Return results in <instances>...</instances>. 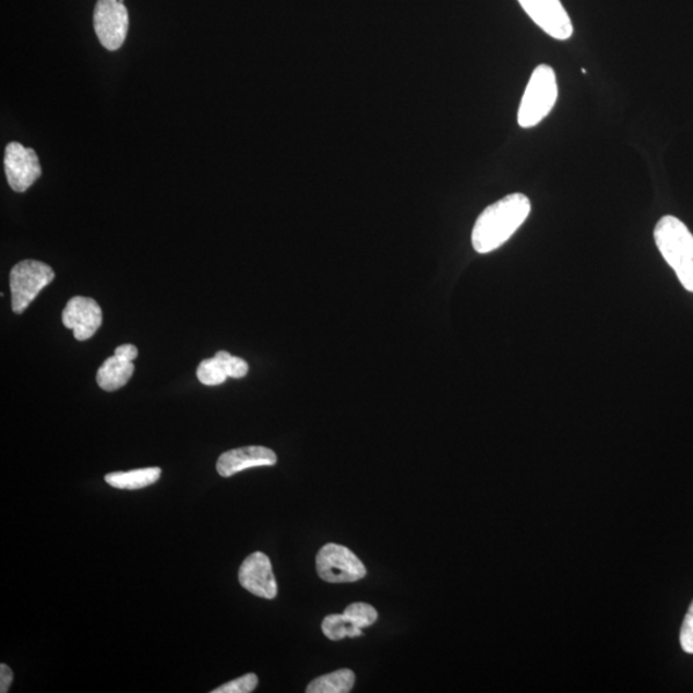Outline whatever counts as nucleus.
Masks as SVG:
<instances>
[{
    "label": "nucleus",
    "mask_w": 693,
    "mask_h": 693,
    "mask_svg": "<svg viewBox=\"0 0 693 693\" xmlns=\"http://www.w3.org/2000/svg\"><path fill=\"white\" fill-rule=\"evenodd\" d=\"M681 645L685 653L693 654V601L682 625Z\"/></svg>",
    "instance_id": "aec40b11"
},
{
    "label": "nucleus",
    "mask_w": 693,
    "mask_h": 693,
    "mask_svg": "<svg viewBox=\"0 0 693 693\" xmlns=\"http://www.w3.org/2000/svg\"><path fill=\"white\" fill-rule=\"evenodd\" d=\"M94 31L106 49L118 50L129 32V12L120 0H98L94 10Z\"/></svg>",
    "instance_id": "423d86ee"
},
{
    "label": "nucleus",
    "mask_w": 693,
    "mask_h": 693,
    "mask_svg": "<svg viewBox=\"0 0 693 693\" xmlns=\"http://www.w3.org/2000/svg\"><path fill=\"white\" fill-rule=\"evenodd\" d=\"M5 177L14 192L24 193L41 177L39 157L33 148L17 142L5 147Z\"/></svg>",
    "instance_id": "0eeeda50"
},
{
    "label": "nucleus",
    "mask_w": 693,
    "mask_h": 693,
    "mask_svg": "<svg viewBox=\"0 0 693 693\" xmlns=\"http://www.w3.org/2000/svg\"><path fill=\"white\" fill-rule=\"evenodd\" d=\"M316 571L320 578L327 583H354L367 575L362 561L347 547L335 543L321 547Z\"/></svg>",
    "instance_id": "39448f33"
},
{
    "label": "nucleus",
    "mask_w": 693,
    "mask_h": 693,
    "mask_svg": "<svg viewBox=\"0 0 693 693\" xmlns=\"http://www.w3.org/2000/svg\"><path fill=\"white\" fill-rule=\"evenodd\" d=\"M159 478V468H145L107 474L105 480L109 486L118 488V490L135 491L155 485Z\"/></svg>",
    "instance_id": "ddd939ff"
},
{
    "label": "nucleus",
    "mask_w": 693,
    "mask_h": 693,
    "mask_svg": "<svg viewBox=\"0 0 693 693\" xmlns=\"http://www.w3.org/2000/svg\"><path fill=\"white\" fill-rule=\"evenodd\" d=\"M239 583L248 593L267 600L277 595L272 561L262 552H254L243 561L239 569Z\"/></svg>",
    "instance_id": "1a4fd4ad"
},
{
    "label": "nucleus",
    "mask_w": 693,
    "mask_h": 693,
    "mask_svg": "<svg viewBox=\"0 0 693 693\" xmlns=\"http://www.w3.org/2000/svg\"><path fill=\"white\" fill-rule=\"evenodd\" d=\"M138 348L133 345H122L115 349V355L120 359L133 362L138 357Z\"/></svg>",
    "instance_id": "412c9836"
},
{
    "label": "nucleus",
    "mask_w": 693,
    "mask_h": 693,
    "mask_svg": "<svg viewBox=\"0 0 693 693\" xmlns=\"http://www.w3.org/2000/svg\"><path fill=\"white\" fill-rule=\"evenodd\" d=\"M356 676L351 669H339L337 672L321 676L313 680L308 693H347L354 689Z\"/></svg>",
    "instance_id": "4468645a"
},
{
    "label": "nucleus",
    "mask_w": 693,
    "mask_h": 693,
    "mask_svg": "<svg viewBox=\"0 0 693 693\" xmlns=\"http://www.w3.org/2000/svg\"><path fill=\"white\" fill-rule=\"evenodd\" d=\"M654 237L664 260L693 294V236L688 226L674 216H664L656 224Z\"/></svg>",
    "instance_id": "f03ea898"
},
{
    "label": "nucleus",
    "mask_w": 693,
    "mask_h": 693,
    "mask_svg": "<svg viewBox=\"0 0 693 693\" xmlns=\"http://www.w3.org/2000/svg\"><path fill=\"white\" fill-rule=\"evenodd\" d=\"M558 94L557 74L553 69L547 64H539L529 79L517 111L519 127H537L552 111Z\"/></svg>",
    "instance_id": "7ed1b4c3"
},
{
    "label": "nucleus",
    "mask_w": 693,
    "mask_h": 693,
    "mask_svg": "<svg viewBox=\"0 0 693 693\" xmlns=\"http://www.w3.org/2000/svg\"><path fill=\"white\" fill-rule=\"evenodd\" d=\"M528 16L553 39L572 38L574 27L560 0H517Z\"/></svg>",
    "instance_id": "6e6552de"
},
{
    "label": "nucleus",
    "mask_w": 693,
    "mask_h": 693,
    "mask_svg": "<svg viewBox=\"0 0 693 693\" xmlns=\"http://www.w3.org/2000/svg\"><path fill=\"white\" fill-rule=\"evenodd\" d=\"M277 457L273 450L262 446H250L225 452L217 459L216 469L224 478L235 476V474L258 468V466H273Z\"/></svg>",
    "instance_id": "9b49d317"
},
{
    "label": "nucleus",
    "mask_w": 693,
    "mask_h": 693,
    "mask_svg": "<svg viewBox=\"0 0 693 693\" xmlns=\"http://www.w3.org/2000/svg\"><path fill=\"white\" fill-rule=\"evenodd\" d=\"M530 210L528 196L522 193L509 194L488 206L474 225V250L480 254L499 250L527 220Z\"/></svg>",
    "instance_id": "f257e3e1"
},
{
    "label": "nucleus",
    "mask_w": 693,
    "mask_h": 693,
    "mask_svg": "<svg viewBox=\"0 0 693 693\" xmlns=\"http://www.w3.org/2000/svg\"><path fill=\"white\" fill-rule=\"evenodd\" d=\"M321 630H323L325 637L332 641L362 636V630L355 625L345 614L326 617L323 620V624H321Z\"/></svg>",
    "instance_id": "2eb2a0df"
},
{
    "label": "nucleus",
    "mask_w": 693,
    "mask_h": 693,
    "mask_svg": "<svg viewBox=\"0 0 693 693\" xmlns=\"http://www.w3.org/2000/svg\"><path fill=\"white\" fill-rule=\"evenodd\" d=\"M215 359L220 362L226 375L228 378L240 379L248 374V363L239 357L231 356L229 353L220 351L215 355Z\"/></svg>",
    "instance_id": "a211bd4d"
},
{
    "label": "nucleus",
    "mask_w": 693,
    "mask_h": 693,
    "mask_svg": "<svg viewBox=\"0 0 693 693\" xmlns=\"http://www.w3.org/2000/svg\"><path fill=\"white\" fill-rule=\"evenodd\" d=\"M13 682V673L10 667H7L5 664L0 666V692L7 693L10 690V685Z\"/></svg>",
    "instance_id": "4be33fe9"
},
{
    "label": "nucleus",
    "mask_w": 693,
    "mask_h": 693,
    "mask_svg": "<svg viewBox=\"0 0 693 693\" xmlns=\"http://www.w3.org/2000/svg\"><path fill=\"white\" fill-rule=\"evenodd\" d=\"M199 381L208 386L223 384L228 375H226L220 362L215 357L213 359L203 360L196 369Z\"/></svg>",
    "instance_id": "dca6fc26"
},
{
    "label": "nucleus",
    "mask_w": 693,
    "mask_h": 693,
    "mask_svg": "<svg viewBox=\"0 0 693 693\" xmlns=\"http://www.w3.org/2000/svg\"><path fill=\"white\" fill-rule=\"evenodd\" d=\"M53 268L40 261H21L11 270L12 310L21 315L40 291L55 280Z\"/></svg>",
    "instance_id": "20e7f679"
},
{
    "label": "nucleus",
    "mask_w": 693,
    "mask_h": 693,
    "mask_svg": "<svg viewBox=\"0 0 693 693\" xmlns=\"http://www.w3.org/2000/svg\"><path fill=\"white\" fill-rule=\"evenodd\" d=\"M62 321L77 340L91 339L101 325L100 306L96 299L76 296L65 304Z\"/></svg>",
    "instance_id": "9d476101"
},
{
    "label": "nucleus",
    "mask_w": 693,
    "mask_h": 693,
    "mask_svg": "<svg viewBox=\"0 0 693 693\" xmlns=\"http://www.w3.org/2000/svg\"><path fill=\"white\" fill-rule=\"evenodd\" d=\"M343 614L361 630L373 625L378 620V611L371 605L363 602L349 605Z\"/></svg>",
    "instance_id": "f3484780"
},
{
    "label": "nucleus",
    "mask_w": 693,
    "mask_h": 693,
    "mask_svg": "<svg viewBox=\"0 0 693 693\" xmlns=\"http://www.w3.org/2000/svg\"><path fill=\"white\" fill-rule=\"evenodd\" d=\"M258 676L250 673L223 684L222 688L214 690L213 693H250L258 688Z\"/></svg>",
    "instance_id": "6ab92c4d"
},
{
    "label": "nucleus",
    "mask_w": 693,
    "mask_h": 693,
    "mask_svg": "<svg viewBox=\"0 0 693 693\" xmlns=\"http://www.w3.org/2000/svg\"><path fill=\"white\" fill-rule=\"evenodd\" d=\"M134 363L113 355L100 365L97 383L101 390L115 392L127 385L134 374Z\"/></svg>",
    "instance_id": "f8f14e48"
}]
</instances>
